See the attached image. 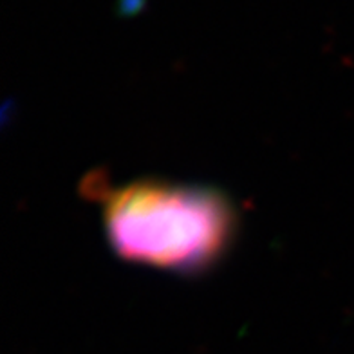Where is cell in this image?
<instances>
[{
	"label": "cell",
	"instance_id": "cell-1",
	"mask_svg": "<svg viewBox=\"0 0 354 354\" xmlns=\"http://www.w3.org/2000/svg\"><path fill=\"white\" fill-rule=\"evenodd\" d=\"M105 237L120 259L201 273L228 253L237 214L219 190L140 179L100 188Z\"/></svg>",
	"mask_w": 354,
	"mask_h": 354
}]
</instances>
